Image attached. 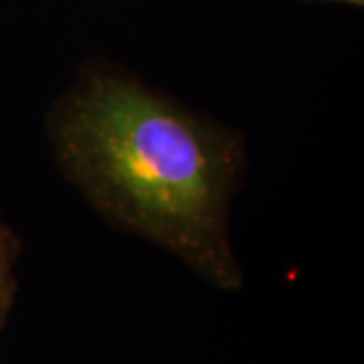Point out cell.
<instances>
[{
	"mask_svg": "<svg viewBox=\"0 0 364 364\" xmlns=\"http://www.w3.org/2000/svg\"><path fill=\"white\" fill-rule=\"evenodd\" d=\"M51 136L63 172L104 217L176 253L210 284L241 286L227 231L239 138L112 73H90L67 95Z\"/></svg>",
	"mask_w": 364,
	"mask_h": 364,
	"instance_id": "obj_1",
	"label": "cell"
},
{
	"mask_svg": "<svg viewBox=\"0 0 364 364\" xmlns=\"http://www.w3.org/2000/svg\"><path fill=\"white\" fill-rule=\"evenodd\" d=\"M16 257H18V239L4 223H0V330L6 324L16 294V279H14Z\"/></svg>",
	"mask_w": 364,
	"mask_h": 364,
	"instance_id": "obj_2",
	"label": "cell"
},
{
	"mask_svg": "<svg viewBox=\"0 0 364 364\" xmlns=\"http://www.w3.org/2000/svg\"><path fill=\"white\" fill-rule=\"evenodd\" d=\"M338 2H348V4H358V6L364 4V0H338Z\"/></svg>",
	"mask_w": 364,
	"mask_h": 364,
	"instance_id": "obj_3",
	"label": "cell"
}]
</instances>
